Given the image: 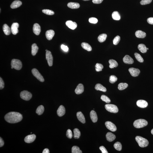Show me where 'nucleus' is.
I'll use <instances>...</instances> for the list:
<instances>
[{
    "label": "nucleus",
    "mask_w": 153,
    "mask_h": 153,
    "mask_svg": "<svg viewBox=\"0 0 153 153\" xmlns=\"http://www.w3.org/2000/svg\"><path fill=\"white\" fill-rule=\"evenodd\" d=\"M4 144V141L0 137V147H1L3 146Z\"/></svg>",
    "instance_id": "5fc2aeb1"
},
{
    "label": "nucleus",
    "mask_w": 153,
    "mask_h": 153,
    "mask_svg": "<svg viewBox=\"0 0 153 153\" xmlns=\"http://www.w3.org/2000/svg\"><path fill=\"white\" fill-rule=\"evenodd\" d=\"M67 137L71 139L73 137L72 133V131L70 129H68L67 130L66 132Z\"/></svg>",
    "instance_id": "49530a36"
},
{
    "label": "nucleus",
    "mask_w": 153,
    "mask_h": 153,
    "mask_svg": "<svg viewBox=\"0 0 153 153\" xmlns=\"http://www.w3.org/2000/svg\"><path fill=\"white\" fill-rule=\"evenodd\" d=\"M105 108L108 112L113 113H116L118 112V109L117 106L112 104H107L105 105Z\"/></svg>",
    "instance_id": "39448f33"
},
{
    "label": "nucleus",
    "mask_w": 153,
    "mask_h": 153,
    "mask_svg": "<svg viewBox=\"0 0 153 153\" xmlns=\"http://www.w3.org/2000/svg\"><path fill=\"white\" fill-rule=\"evenodd\" d=\"M120 37L119 36H117L115 37L113 40V42L114 45H117L120 40Z\"/></svg>",
    "instance_id": "c03bdc74"
},
{
    "label": "nucleus",
    "mask_w": 153,
    "mask_h": 153,
    "mask_svg": "<svg viewBox=\"0 0 153 153\" xmlns=\"http://www.w3.org/2000/svg\"><path fill=\"white\" fill-rule=\"evenodd\" d=\"M138 48L139 50L142 53H146L147 51V49L146 46L144 44H139L138 46Z\"/></svg>",
    "instance_id": "c756f323"
},
{
    "label": "nucleus",
    "mask_w": 153,
    "mask_h": 153,
    "mask_svg": "<svg viewBox=\"0 0 153 153\" xmlns=\"http://www.w3.org/2000/svg\"><path fill=\"white\" fill-rule=\"evenodd\" d=\"M41 27L38 24H34L33 27V31L34 34L36 35H39L41 32Z\"/></svg>",
    "instance_id": "4468645a"
},
{
    "label": "nucleus",
    "mask_w": 153,
    "mask_h": 153,
    "mask_svg": "<svg viewBox=\"0 0 153 153\" xmlns=\"http://www.w3.org/2000/svg\"><path fill=\"white\" fill-rule=\"evenodd\" d=\"M84 91V87L82 84H79L75 90V92L77 94H81Z\"/></svg>",
    "instance_id": "f3484780"
},
{
    "label": "nucleus",
    "mask_w": 153,
    "mask_h": 153,
    "mask_svg": "<svg viewBox=\"0 0 153 153\" xmlns=\"http://www.w3.org/2000/svg\"><path fill=\"white\" fill-rule=\"evenodd\" d=\"M66 24L69 28L72 30H74L77 27V24L76 22H73L71 20L67 21Z\"/></svg>",
    "instance_id": "ddd939ff"
},
{
    "label": "nucleus",
    "mask_w": 153,
    "mask_h": 153,
    "mask_svg": "<svg viewBox=\"0 0 153 153\" xmlns=\"http://www.w3.org/2000/svg\"><path fill=\"white\" fill-rule=\"evenodd\" d=\"M4 81L0 77V89H2L4 88Z\"/></svg>",
    "instance_id": "09e8293b"
},
{
    "label": "nucleus",
    "mask_w": 153,
    "mask_h": 153,
    "mask_svg": "<svg viewBox=\"0 0 153 153\" xmlns=\"http://www.w3.org/2000/svg\"><path fill=\"white\" fill-rule=\"evenodd\" d=\"M112 17L114 20H119L121 19V16L117 11H115L113 12L112 14Z\"/></svg>",
    "instance_id": "473e14b6"
},
{
    "label": "nucleus",
    "mask_w": 153,
    "mask_h": 153,
    "mask_svg": "<svg viewBox=\"0 0 153 153\" xmlns=\"http://www.w3.org/2000/svg\"><path fill=\"white\" fill-rule=\"evenodd\" d=\"M22 4V3L20 1L15 0L12 3L10 7L12 9H15L20 7Z\"/></svg>",
    "instance_id": "5701e85b"
},
{
    "label": "nucleus",
    "mask_w": 153,
    "mask_h": 153,
    "mask_svg": "<svg viewBox=\"0 0 153 153\" xmlns=\"http://www.w3.org/2000/svg\"><path fill=\"white\" fill-rule=\"evenodd\" d=\"M83 0L84 1H87L89 0Z\"/></svg>",
    "instance_id": "13d9d810"
},
{
    "label": "nucleus",
    "mask_w": 153,
    "mask_h": 153,
    "mask_svg": "<svg viewBox=\"0 0 153 153\" xmlns=\"http://www.w3.org/2000/svg\"><path fill=\"white\" fill-rule=\"evenodd\" d=\"M82 151H81L78 147L74 146L72 148V153H82Z\"/></svg>",
    "instance_id": "58836bf2"
},
{
    "label": "nucleus",
    "mask_w": 153,
    "mask_h": 153,
    "mask_svg": "<svg viewBox=\"0 0 153 153\" xmlns=\"http://www.w3.org/2000/svg\"><path fill=\"white\" fill-rule=\"evenodd\" d=\"M38 47L36 43L32 45L31 46V54L33 56H34L38 52Z\"/></svg>",
    "instance_id": "bb28decb"
},
{
    "label": "nucleus",
    "mask_w": 153,
    "mask_h": 153,
    "mask_svg": "<svg viewBox=\"0 0 153 153\" xmlns=\"http://www.w3.org/2000/svg\"><path fill=\"white\" fill-rule=\"evenodd\" d=\"M5 119L7 122L10 123H15L21 121L22 116V115L19 112H11L6 115Z\"/></svg>",
    "instance_id": "f257e3e1"
},
{
    "label": "nucleus",
    "mask_w": 153,
    "mask_h": 153,
    "mask_svg": "<svg viewBox=\"0 0 153 153\" xmlns=\"http://www.w3.org/2000/svg\"><path fill=\"white\" fill-rule=\"evenodd\" d=\"M148 124V121L144 119H139L134 121L133 125L136 128H139L146 126Z\"/></svg>",
    "instance_id": "7ed1b4c3"
},
{
    "label": "nucleus",
    "mask_w": 153,
    "mask_h": 153,
    "mask_svg": "<svg viewBox=\"0 0 153 153\" xmlns=\"http://www.w3.org/2000/svg\"><path fill=\"white\" fill-rule=\"evenodd\" d=\"M107 128L110 131L112 132H115L117 130V127L113 123L110 121H107L105 123Z\"/></svg>",
    "instance_id": "1a4fd4ad"
},
{
    "label": "nucleus",
    "mask_w": 153,
    "mask_h": 153,
    "mask_svg": "<svg viewBox=\"0 0 153 153\" xmlns=\"http://www.w3.org/2000/svg\"><path fill=\"white\" fill-rule=\"evenodd\" d=\"M19 26V24L17 22L14 23L12 25L11 27V31L12 34L14 35H15L19 31L18 30Z\"/></svg>",
    "instance_id": "9b49d317"
},
{
    "label": "nucleus",
    "mask_w": 153,
    "mask_h": 153,
    "mask_svg": "<svg viewBox=\"0 0 153 153\" xmlns=\"http://www.w3.org/2000/svg\"><path fill=\"white\" fill-rule=\"evenodd\" d=\"M117 78L115 76L112 75L109 77V82L111 83H114L117 80Z\"/></svg>",
    "instance_id": "37998d69"
},
{
    "label": "nucleus",
    "mask_w": 153,
    "mask_h": 153,
    "mask_svg": "<svg viewBox=\"0 0 153 153\" xmlns=\"http://www.w3.org/2000/svg\"><path fill=\"white\" fill-rule=\"evenodd\" d=\"M95 88L97 91H101L104 92H105L107 91L106 88L100 84H97L96 85Z\"/></svg>",
    "instance_id": "cd10ccee"
},
{
    "label": "nucleus",
    "mask_w": 153,
    "mask_h": 153,
    "mask_svg": "<svg viewBox=\"0 0 153 153\" xmlns=\"http://www.w3.org/2000/svg\"><path fill=\"white\" fill-rule=\"evenodd\" d=\"M12 67L17 70H20L22 67V62L19 60L13 59L12 60L11 63Z\"/></svg>",
    "instance_id": "20e7f679"
},
{
    "label": "nucleus",
    "mask_w": 153,
    "mask_h": 153,
    "mask_svg": "<svg viewBox=\"0 0 153 153\" xmlns=\"http://www.w3.org/2000/svg\"><path fill=\"white\" fill-rule=\"evenodd\" d=\"M101 99L102 101L106 102V103H109L110 102V99L106 95H102L101 96Z\"/></svg>",
    "instance_id": "a19ab883"
},
{
    "label": "nucleus",
    "mask_w": 153,
    "mask_h": 153,
    "mask_svg": "<svg viewBox=\"0 0 153 153\" xmlns=\"http://www.w3.org/2000/svg\"><path fill=\"white\" fill-rule=\"evenodd\" d=\"M147 22L150 24L153 25V17H150L147 19Z\"/></svg>",
    "instance_id": "864d4df0"
},
{
    "label": "nucleus",
    "mask_w": 153,
    "mask_h": 153,
    "mask_svg": "<svg viewBox=\"0 0 153 153\" xmlns=\"http://www.w3.org/2000/svg\"><path fill=\"white\" fill-rule=\"evenodd\" d=\"M32 97V94L27 91H22L20 93L21 98L26 101H28L30 100Z\"/></svg>",
    "instance_id": "423d86ee"
},
{
    "label": "nucleus",
    "mask_w": 153,
    "mask_h": 153,
    "mask_svg": "<svg viewBox=\"0 0 153 153\" xmlns=\"http://www.w3.org/2000/svg\"><path fill=\"white\" fill-rule=\"evenodd\" d=\"M135 139L139 146L141 148L146 147L148 146L149 143L147 139L140 136H136Z\"/></svg>",
    "instance_id": "f03ea898"
},
{
    "label": "nucleus",
    "mask_w": 153,
    "mask_h": 153,
    "mask_svg": "<svg viewBox=\"0 0 153 153\" xmlns=\"http://www.w3.org/2000/svg\"><path fill=\"white\" fill-rule=\"evenodd\" d=\"M128 71L131 75L134 77H136L139 75L140 71L139 69L131 67L129 69Z\"/></svg>",
    "instance_id": "9d476101"
},
{
    "label": "nucleus",
    "mask_w": 153,
    "mask_h": 153,
    "mask_svg": "<svg viewBox=\"0 0 153 153\" xmlns=\"http://www.w3.org/2000/svg\"><path fill=\"white\" fill-rule=\"evenodd\" d=\"M134 55L136 59L138 61L141 63L143 62L144 60L143 58L139 54L137 53H135Z\"/></svg>",
    "instance_id": "4c0bfd02"
},
{
    "label": "nucleus",
    "mask_w": 153,
    "mask_h": 153,
    "mask_svg": "<svg viewBox=\"0 0 153 153\" xmlns=\"http://www.w3.org/2000/svg\"><path fill=\"white\" fill-rule=\"evenodd\" d=\"M36 136L35 134L29 135L25 138V141L27 143H31L34 142L35 140Z\"/></svg>",
    "instance_id": "f8f14e48"
},
{
    "label": "nucleus",
    "mask_w": 153,
    "mask_h": 153,
    "mask_svg": "<svg viewBox=\"0 0 153 153\" xmlns=\"http://www.w3.org/2000/svg\"><path fill=\"white\" fill-rule=\"evenodd\" d=\"M147 50H148V48H147Z\"/></svg>",
    "instance_id": "052dcab7"
},
{
    "label": "nucleus",
    "mask_w": 153,
    "mask_h": 153,
    "mask_svg": "<svg viewBox=\"0 0 153 153\" xmlns=\"http://www.w3.org/2000/svg\"><path fill=\"white\" fill-rule=\"evenodd\" d=\"M114 147L115 149L118 151H121L122 150V145L120 142H117L115 143L114 145Z\"/></svg>",
    "instance_id": "e433bc0d"
},
{
    "label": "nucleus",
    "mask_w": 153,
    "mask_h": 153,
    "mask_svg": "<svg viewBox=\"0 0 153 153\" xmlns=\"http://www.w3.org/2000/svg\"><path fill=\"white\" fill-rule=\"evenodd\" d=\"M136 104L138 107L141 108H145L147 107L148 103L146 101L143 100H138Z\"/></svg>",
    "instance_id": "2eb2a0df"
},
{
    "label": "nucleus",
    "mask_w": 153,
    "mask_h": 153,
    "mask_svg": "<svg viewBox=\"0 0 153 153\" xmlns=\"http://www.w3.org/2000/svg\"><path fill=\"white\" fill-rule=\"evenodd\" d=\"M152 1V0H142L140 1V3L142 5H145L150 3Z\"/></svg>",
    "instance_id": "a18cd8bd"
},
{
    "label": "nucleus",
    "mask_w": 153,
    "mask_h": 153,
    "mask_svg": "<svg viewBox=\"0 0 153 153\" xmlns=\"http://www.w3.org/2000/svg\"><path fill=\"white\" fill-rule=\"evenodd\" d=\"M135 35L138 38H143L146 37V34L141 31H138L135 32Z\"/></svg>",
    "instance_id": "393cba45"
},
{
    "label": "nucleus",
    "mask_w": 153,
    "mask_h": 153,
    "mask_svg": "<svg viewBox=\"0 0 153 153\" xmlns=\"http://www.w3.org/2000/svg\"><path fill=\"white\" fill-rule=\"evenodd\" d=\"M31 72L33 75L40 82H43L44 81V78L37 69H33Z\"/></svg>",
    "instance_id": "0eeeda50"
},
{
    "label": "nucleus",
    "mask_w": 153,
    "mask_h": 153,
    "mask_svg": "<svg viewBox=\"0 0 153 153\" xmlns=\"http://www.w3.org/2000/svg\"><path fill=\"white\" fill-rule=\"evenodd\" d=\"M151 133H152V134L153 135V129H152L151 130Z\"/></svg>",
    "instance_id": "4d7b16f0"
},
{
    "label": "nucleus",
    "mask_w": 153,
    "mask_h": 153,
    "mask_svg": "<svg viewBox=\"0 0 153 153\" xmlns=\"http://www.w3.org/2000/svg\"><path fill=\"white\" fill-rule=\"evenodd\" d=\"M42 12L43 13L48 15H53L55 13L52 10L47 9L43 10Z\"/></svg>",
    "instance_id": "79ce46f5"
},
{
    "label": "nucleus",
    "mask_w": 153,
    "mask_h": 153,
    "mask_svg": "<svg viewBox=\"0 0 153 153\" xmlns=\"http://www.w3.org/2000/svg\"><path fill=\"white\" fill-rule=\"evenodd\" d=\"M107 37V34H103L99 36L97 39H98V40L99 42L100 43H102L105 41Z\"/></svg>",
    "instance_id": "2f4dec72"
},
{
    "label": "nucleus",
    "mask_w": 153,
    "mask_h": 153,
    "mask_svg": "<svg viewBox=\"0 0 153 153\" xmlns=\"http://www.w3.org/2000/svg\"><path fill=\"white\" fill-rule=\"evenodd\" d=\"M81 46L83 49L88 51H90L92 50V48L91 46L88 43L85 42L82 43L81 44Z\"/></svg>",
    "instance_id": "7c9ffc66"
},
{
    "label": "nucleus",
    "mask_w": 153,
    "mask_h": 153,
    "mask_svg": "<svg viewBox=\"0 0 153 153\" xmlns=\"http://www.w3.org/2000/svg\"><path fill=\"white\" fill-rule=\"evenodd\" d=\"M76 116L80 122L83 124L85 123V117L81 112H78L76 113Z\"/></svg>",
    "instance_id": "aec40b11"
},
{
    "label": "nucleus",
    "mask_w": 153,
    "mask_h": 153,
    "mask_svg": "<svg viewBox=\"0 0 153 153\" xmlns=\"http://www.w3.org/2000/svg\"><path fill=\"white\" fill-rule=\"evenodd\" d=\"M102 151V153H108V152L104 146H101L99 148Z\"/></svg>",
    "instance_id": "8fccbe9b"
},
{
    "label": "nucleus",
    "mask_w": 153,
    "mask_h": 153,
    "mask_svg": "<svg viewBox=\"0 0 153 153\" xmlns=\"http://www.w3.org/2000/svg\"><path fill=\"white\" fill-rule=\"evenodd\" d=\"M65 109L63 106L61 105L60 106L57 111V114L58 116L62 117L65 114Z\"/></svg>",
    "instance_id": "6ab92c4d"
},
{
    "label": "nucleus",
    "mask_w": 153,
    "mask_h": 153,
    "mask_svg": "<svg viewBox=\"0 0 153 153\" xmlns=\"http://www.w3.org/2000/svg\"><path fill=\"white\" fill-rule=\"evenodd\" d=\"M46 51H47L48 50H47V49H46Z\"/></svg>",
    "instance_id": "bf43d9fd"
},
{
    "label": "nucleus",
    "mask_w": 153,
    "mask_h": 153,
    "mask_svg": "<svg viewBox=\"0 0 153 153\" xmlns=\"http://www.w3.org/2000/svg\"><path fill=\"white\" fill-rule=\"evenodd\" d=\"M89 21L91 23L96 24L97 23L98 20L95 18L91 17L89 19Z\"/></svg>",
    "instance_id": "de8ad7c7"
},
{
    "label": "nucleus",
    "mask_w": 153,
    "mask_h": 153,
    "mask_svg": "<svg viewBox=\"0 0 153 153\" xmlns=\"http://www.w3.org/2000/svg\"><path fill=\"white\" fill-rule=\"evenodd\" d=\"M74 138L75 139H79L81 136V133L79 130L77 128H75L73 130Z\"/></svg>",
    "instance_id": "f704fd0d"
},
{
    "label": "nucleus",
    "mask_w": 153,
    "mask_h": 153,
    "mask_svg": "<svg viewBox=\"0 0 153 153\" xmlns=\"http://www.w3.org/2000/svg\"><path fill=\"white\" fill-rule=\"evenodd\" d=\"M3 31L4 33L6 35H10L11 32V29L9 27L8 25L6 24H5L3 25Z\"/></svg>",
    "instance_id": "a878e982"
},
{
    "label": "nucleus",
    "mask_w": 153,
    "mask_h": 153,
    "mask_svg": "<svg viewBox=\"0 0 153 153\" xmlns=\"http://www.w3.org/2000/svg\"><path fill=\"white\" fill-rule=\"evenodd\" d=\"M44 111V107L42 105L39 106L37 107L36 112L39 115H41L42 114Z\"/></svg>",
    "instance_id": "72a5a7b5"
},
{
    "label": "nucleus",
    "mask_w": 153,
    "mask_h": 153,
    "mask_svg": "<svg viewBox=\"0 0 153 153\" xmlns=\"http://www.w3.org/2000/svg\"><path fill=\"white\" fill-rule=\"evenodd\" d=\"M106 136L107 140L109 142L113 141L116 138L115 135L110 132L106 134Z\"/></svg>",
    "instance_id": "4be33fe9"
},
{
    "label": "nucleus",
    "mask_w": 153,
    "mask_h": 153,
    "mask_svg": "<svg viewBox=\"0 0 153 153\" xmlns=\"http://www.w3.org/2000/svg\"><path fill=\"white\" fill-rule=\"evenodd\" d=\"M109 67L111 68H113L118 66V64L117 61L113 59H111L109 61Z\"/></svg>",
    "instance_id": "c85d7f7f"
},
{
    "label": "nucleus",
    "mask_w": 153,
    "mask_h": 153,
    "mask_svg": "<svg viewBox=\"0 0 153 153\" xmlns=\"http://www.w3.org/2000/svg\"><path fill=\"white\" fill-rule=\"evenodd\" d=\"M128 86V85L127 83H121L118 85V88L120 90H123L126 88Z\"/></svg>",
    "instance_id": "c9c22d12"
},
{
    "label": "nucleus",
    "mask_w": 153,
    "mask_h": 153,
    "mask_svg": "<svg viewBox=\"0 0 153 153\" xmlns=\"http://www.w3.org/2000/svg\"><path fill=\"white\" fill-rule=\"evenodd\" d=\"M103 0H92V1L94 4H101Z\"/></svg>",
    "instance_id": "603ef678"
},
{
    "label": "nucleus",
    "mask_w": 153,
    "mask_h": 153,
    "mask_svg": "<svg viewBox=\"0 0 153 153\" xmlns=\"http://www.w3.org/2000/svg\"><path fill=\"white\" fill-rule=\"evenodd\" d=\"M11 69H13V67H11Z\"/></svg>",
    "instance_id": "680f3d73"
},
{
    "label": "nucleus",
    "mask_w": 153,
    "mask_h": 153,
    "mask_svg": "<svg viewBox=\"0 0 153 153\" xmlns=\"http://www.w3.org/2000/svg\"><path fill=\"white\" fill-rule=\"evenodd\" d=\"M49 150L48 148H46L43 151V153H49Z\"/></svg>",
    "instance_id": "6e6d98bb"
},
{
    "label": "nucleus",
    "mask_w": 153,
    "mask_h": 153,
    "mask_svg": "<svg viewBox=\"0 0 153 153\" xmlns=\"http://www.w3.org/2000/svg\"><path fill=\"white\" fill-rule=\"evenodd\" d=\"M96 70L97 72L101 71L103 68V66L102 64L97 63L95 66Z\"/></svg>",
    "instance_id": "ea45409f"
},
{
    "label": "nucleus",
    "mask_w": 153,
    "mask_h": 153,
    "mask_svg": "<svg viewBox=\"0 0 153 153\" xmlns=\"http://www.w3.org/2000/svg\"><path fill=\"white\" fill-rule=\"evenodd\" d=\"M124 63L128 64H132L134 62L133 60L131 57L128 55H126L123 58Z\"/></svg>",
    "instance_id": "dca6fc26"
},
{
    "label": "nucleus",
    "mask_w": 153,
    "mask_h": 153,
    "mask_svg": "<svg viewBox=\"0 0 153 153\" xmlns=\"http://www.w3.org/2000/svg\"><path fill=\"white\" fill-rule=\"evenodd\" d=\"M61 48L62 50L64 51L67 52L68 50V48L67 46L64 45H62L61 46Z\"/></svg>",
    "instance_id": "3c124183"
},
{
    "label": "nucleus",
    "mask_w": 153,
    "mask_h": 153,
    "mask_svg": "<svg viewBox=\"0 0 153 153\" xmlns=\"http://www.w3.org/2000/svg\"><path fill=\"white\" fill-rule=\"evenodd\" d=\"M46 57L49 66H52L53 64V58L51 53L50 51H48L46 52Z\"/></svg>",
    "instance_id": "6e6552de"
},
{
    "label": "nucleus",
    "mask_w": 153,
    "mask_h": 153,
    "mask_svg": "<svg viewBox=\"0 0 153 153\" xmlns=\"http://www.w3.org/2000/svg\"><path fill=\"white\" fill-rule=\"evenodd\" d=\"M55 33L52 30H49L46 31V36L47 39L49 40H51L54 36Z\"/></svg>",
    "instance_id": "a211bd4d"
},
{
    "label": "nucleus",
    "mask_w": 153,
    "mask_h": 153,
    "mask_svg": "<svg viewBox=\"0 0 153 153\" xmlns=\"http://www.w3.org/2000/svg\"><path fill=\"white\" fill-rule=\"evenodd\" d=\"M90 116L91 120L93 122H97V117L96 112L94 110L91 111L90 113Z\"/></svg>",
    "instance_id": "412c9836"
},
{
    "label": "nucleus",
    "mask_w": 153,
    "mask_h": 153,
    "mask_svg": "<svg viewBox=\"0 0 153 153\" xmlns=\"http://www.w3.org/2000/svg\"><path fill=\"white\" fill-rule=\"evenodd\" d=\"M67 6L72 9H77L80 7V5L79 3L75 2H70L67 5Z\"/></svg>",
    "instance_id": "b1692460"
}]
</instances>
